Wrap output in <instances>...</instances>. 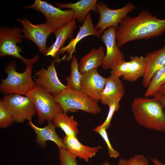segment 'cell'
<instances>
[{
  "label": "cell",
  "mask_w": 165,
  "mask_h": 165,
  "mask_svg": "<svg viewBox=\"0 0 165 165\" xmlns=\"http://www.w3.org/2000/svg\"><path fill=\"white\" fill-rule=\"evenodd\" d=\"M71 72L70 75L66 78L67 87L70 89L80 90V82L82 74L79 70V63L77 60L73 56L71 64Z\"/></svg>",
  "instance_id": "cell-24"
},
{
  "label": "cell",
  "mask_w": 165,
  "mask_h": 165,
  "mask_svg": "<svg viewBox=\"0 0 165 165\" xmlns=\"http://www.w3.org/2000/svg\"><path fill=\"white\" fill-rule=\"evenodd\" d=\"M94 130L101 135L106 143L108 148L109 157L116 158L119 156V153L114 149L111 144L106 131V129L101 127L100 125L94 128Z\"/></svg>",
  "instance_id": "cell-27"
},
{
  "label": "cell",
  "mask_w": 165,
  "mask_h": 165,
  "mask_svg": "<svg viewBox=\"0 0 165 165\" xmlns=\"http://www.w3.org/2000/svg\"><path fill=\"white\" fill-rule=\"evenodd\" d=\"M151 159L155 165H165L157 159Z\"/></svg>",
  "instance_id": "cell-33"
},
{
  "label": "cell",
  "mask_w": 165,
  "mask_h": 165,
  "mask_svg": "<svg viewBox=\"0 0 165 165\" xmlns=\"http://www.w3.org/2000/svg\"><path fill=\"white\" fill-rule=\"evenodd\" d=\"M59 149L60 165H77L76 156L71 153L66 149Z\"/></svg>",
  "instance_id": "cell-28"
},
{
  "label": "cell",
  "mask_w": 165,
  "mask_h": 165,
  "mask_svg": "<svg viewBox=\"0 0 165 165\" xmlns=\"http://www.w3.org/2000/svg\"><path fill=\"white\" fill-rule=\"evenodd\" d=\"M144 57L145 69L142 85L147 88L155 74L165 65V44L161 49L148 53Z\"/></svg>",
  "instance_id": "cell-15"
},
{
  "label": "cell",
  "mask_w": 165,
  "mask_h": 165,
  "mask_svg": "<svg viewBox=\"0 0 165 165\" xmlns=\"http://www.w3.org/2000/svg\"><path fill=\"white\" fill-rule=\"evenodd\" d=\"M148 161L143 155H136L129 159H120L118 165H148Z\"/></svg>",
  "instance_id": "cell-29"
},
{
  "label": "cell",
  "mask_w": 165,
  "mask_h": 165,
  "mask_svg": "<svg viewBox=\"0 0 165 165\" xmlns=\"http://www.w3.org/2000/svg\"><path fill=\"white\" fill-rule=\"evenodd\" d=\"M107 78L100 75L94 69L82 74L80 90L93 100L100 101L101 94L103 90Z\"/></svg>",
  "instance_id": "cell-14"
},
{
  "label": "cell",
  "mask_w": 165,
  "mask_h": 165,
  "mask_svg": "<svg viewBox=\"0 0 165 165\" xmlns=\"http://www.w3.org/2000/svg\"><path fill=\"white\" fill-rule=\"evenodd\" d=\"M55 101L61 106L63 112H75L79 110L96 114L101 109L97 102L93 100L81 90L67 88L58 94L53 96Z\"/></svg>",
  "instance_id": "cell-4"
},
{
  "label": "cell",
  "mask_w": 165,
  "mask_h": 165,
  "mask_svg": "<svg viewBox=\"0 0 165 165\" xmlns=\"http://www.w3.org/2000/svg\"><path fill=\"white\" fill-rule=\"evenodd\" d=\"M97 6L100 18L95 27L100 35L109 27H114L117 28L121 20L135 8L134 4L131 2L117 9H111L101 2H97Z\"/></svg>",
  "instance_id": "cell-9"
},
{
  "label": "cell",
  "mask_w": 165,
  "mask_h": 165,
  "mask_svg": "<svg viewBox=\"0 0 165 165\" xmlns=\"http://www.w3.org/2000/svg\"><path fill=\"white\" fill-rule=\"evenodd\" d=\"M23 8L32 9L40 11L45 16L46 23L56 29L75 19L72 10H62L43 0H35L33 4L25 6Z\"/></svg>",
  "instance_id": "cell-8"
},
{
  "label": "cell",
  "mask_w": 165,
  "mask_h": 165,
  "mask_svg": "<svg viewBox=\"0 0 165 165\" xmlns=\"http://www.w3.org/2000/svg\"><path fill=\"white\" fill-rule=\"evenodd\" d=\"M165 83V65L152 77L145 94V97L153 96L158 89Z\"/></svg>",
  "instance_id": "cell-25"
},
{
  "label": "cell",
  "mask_w": 165,
  "mask_h": 165,
  "mask_svg": "<svg viewBox=\"0 0 165 165\" xmlns=\"http://www.w3.org/2000/svg\"><path fill=\"white\" fill-rule=\"evenodd\" d=\"M103 165H110V164L108 163L107 162H105L104 163H103Z\"/></svg>",
  "instance_id": "cell-34"
},
{
  "label": "cell",
  "mask_w": 165,
  "mask_h": 165,
  "mask_svg": "<svg viewBox=\"0 0 165 165\" xmlns=\"http://www.w3.org/2000/svg\"><path fill=\"white\" fill-rule=\"evenodd\" d=\"M165 31V19L142 10L136 16L127 15L121 20L116 30V42L119 47L133 40L159 36Z\"/></svg>",
  "instance_id": "cell-1"
},
{
  "label": "cell",
  "mask_w": 165,
  "mask_h": 165,
  "mask_svg": "<svg viewBox=\"0 0 165 165\" xmlns=\"http://www.w3.org/2000/svg\"><path fill=\"white\" fill-rule=\"evenodd\" d=\"M125 93L124 87L119 77L111 74L107 78L104 88L100 94V99L102 104L108 106L117 99L121 98Z\"/></svg>",
  "instance_id": "cell-18"
},
{
  "label": "cell",
  "mask_w": 165,
  "mask_h": 165,
  "mask_svg": "<svg viewBox=\"0 0 165 165\" xmlns=\"http://www.w3.org/2000/svg\"><path fill=\"white\" fill-rule=\"evenodd\" d=\"M130 60H125L111 69V74L130 82H134L143 77L145 69V59L142 56L130 57Z\"/></svg>",
  "instance_id": "cell-11"
},
{
  "label": "cell",
  "mask_w": 165,
  "mask_h": 165,
  "mask_svg": "<svg viewBox=\"0 0 165 165\" xmlns=\"http://www.w3.org/2000/svg\"><path fill=\"white\" fill-rule=\"evenodd\" d=\"M26 96L31 100L36 108L37 122L40 125L46 121L52 122L57 115L63 112L53 96L40 86L36 84Z\"/></svg>",
  "instance_id": "cell-5"
},
{
  "label": "cell",
  "mask_w": 165,
  "mask_h": 165,
  "mask_svg": "<svg viewBox=\"0 0 165 165\" xmlns=\"http://www.w3.org/2000/svg\"><path fill=\"white\" fill-rule=\"evenodd\" d=\"M97 2V0H81L74 3H58L57 5L60 8H67L72 10L74 12L75 19L83 24L90 11L98 12Z\"/></svg>",
  "instance_id": "cell-21"
},
{
  "label": "cell",
  "mask_w": 165,
  "mask_h": 165,
  "mask_svg": "<svg viewBox=\"0 0 165 165\" xmlns=\"http://www.w3.org/2000/svg\"><path fill=\"white\" fill-rule=\"evenodd\" d=\"M54 61H53L46 69L42 68L35 75L36 84L42 87L46 91L55 96L68 88L59 80L57 75Z\"/></svg>",
  "instance_id": "cell-13"
},
{
  "label": "cell",
  "mask_w": 165,
  "mask_h": 165,
  "mask_svg": "<svg viewBox=\"0 0 165 165\" xmlns=\"http://www.w3.org/2000/svg\"><path fill=\"white\" fill-rule=\"evenodd\" d=\"M28 124L34 131L36 135L35 141L40 147H46V141H50L55 143L59 149H67L63 139L59 137L57 134L56 127L52 122H48L47 125L43 128L37 126L32 121L28 122Z\"/></svg>",
  "instance_id": "cell-17"
},
{
  "label": "cell",
  "mask_w": 165,
  "mask_h": 165,
  "mask_svg": "<svg viewBox=\"0 0 165 165\" xmlns=\"http://www.w3.org/2000/svg\"><path fill=\"white\" fill-rule=\"evenodd\" d=\"M33 66H26L24 71L20 73L16 70V64L15 61L8 63L5 68L7 76L1 80V92L5 95L16 94L26 96L36 85L32 77Z\"/></svg>",
  "instance_id": "cell-3"
},
{
  "label": "cell",
  "mask_w": 165,
  "mask_h": 165,
  "mask_svg": "<svg viewBox=\"0 0 165 165\" xmlns=\"http://www.w3.org/2000/svg\"><path fill=\"white\" fill-rule=\"evenodd\" d=\"M153 97L155 98L162 102L164 105L165 108V96H158ZM164 113L165 114V110L164 111Z\"/></svg>",
  "instance_id": "cell-32"
},
{
  "label": "cell",
  "mask_w": 165,
  "mask_h": 165,
  "mask_svg": "<svg viewBox=\"0 0 165 165\" xmlns=\"http://www.w3.org/2000/svg\"><path fill=\"white\" fill-rule=\"evenodd\" d=\"M131 108L135 119L142 126L150 129L165 132L164 105L156 98L137 97Z\"/></svg>",
  "instance_id": "cell-2"
},
{
  "label": "cell",
  "mask_w": 165,
  "mask_h": 165,
  "mask_svg": "<svg viewBox=\"0 0 165 165\" xmlns=\"http://www.w3.org/2000/svg\"><path fill=\"white\" fill-rule=\"evenodd\" d=\"M121 98L117 99L108 105L109 111L106 118L104 122L100 126L107 129L110 126V123L114 113L120 107L119 102Z\"/></svg>",
  "instance_id": "cell-30"
},
{
  "label": "cell",
  "mask_w": 165,
  "mask_h": 165,
  "mask_svg": "<svg viewBox=\"0 0 165 165\" xmlns=\"http://www.w3.org/2000/svg\"><path fill=\"white\" fill-rule=\"evenodd\" d=\"M76 27V22L74 19L57 29L54 32L56 36L55 42L47 48L45 55L56 57L66 41L68 39H72Z\"/></svg>",
  "instance_id": "cell-20"
},
{
  "label": "cell",
  "mask_w": 165,
  "mask_h": 165,
  "mask_svg": "<svg viewBox=\"0 0 165 165\" xmlns=\"http://www.w3.org/2000/svg\"><path fill=\"white\" fill-rule=\"evenodd\" d=\"M24 38L22 29L13 27H2L0 30V56H10L21 60L26 66L33 65L37 62L39 57L37 55L31 59L26 58L20 53L22 50L17 44L20 43Z\"/></svg>",
  "instance_id": "cell-6"
},
{
  "label": "cell",
  "mask_w": 165,
  "mask_h": 165,
  "mask_svg": "<svg viewBox=\"0 0 165 165\" xmlns=\"http://www.w3.org/2000/svg\"><path fill=\"white\" fill-rule=\"evenodd\" d=\"M63 140L66 149L69 152L86 162L94 156L102 148L101 146L91 147L83 145L79 141L76 136L65 135Z\"/></svg>",
  "instance_id": "cell-19"
},
{
  "label": "cell",
  "mask_w": 165,
  "mask_h": 165,
  "mask_svg": "<svg viewBox=\"0 0 165 165\" xmlns=\"http://www.w3.org/2000/svg\"><path fill=\"white\" fill-rule=\"evenodd\" d=\"M14 122L13 118L1 100L0 101V127L7 128Z\"/></svg>",
  "instance_id": "cell-26"
},
{
  "label": "cell",
  "mask_w": 165,
  "mask_h": 165,
  "mask_svg": "<svg viewBox=\"0 0 165 165\" xmlns=\"http://www.w3.org/2000/svg\"><path fill=\"white\" fill-rule=\"evenodd\" d=\"M1 100L14 122L22 123L26 120L32 121V118L37 114L33 104L26 96L16 94H6Z\"/></svg>",
  "instance_id": "cell-7"
},
{
  "label": "cell",
  "mask_w": 165,
  "mask_h": 165,
  "mask_svg": "<svg viewBox=\"0 0 165 165\" xmlns=\"http://www.w3.org/2000/svg\"><path fill=\"white\" fill-rule=\"evenodd\" d=\"M52 121L55 127L61 128L66 135L76 136L78 133V123L73 116H69L62 112L57 115Z\"/></svg>",
  "instance_id": "cell-23"
},
{
  "label": "cell",
  "mask_w": 165,
  "mask_h": 165,
  "mask_svg": "<svg viewBox=\"0 0 165 165\" xmlns=\"http://www.w3.org/2000/svg\"><path fill=\"white\" fill-rule=\"evenodd\" d=\"M16 20L20 23L22 27L24 38L32 41L38 47L40 51L45 55L47 49V39L49 35L54 33L56 29L46 22L35 25L24 18L18 19Z\"/></svg>",
  "instance_id": "cell-10"
},
{
  "label": "cell",
  "mask_w": 165,
  "mask_h": 165,
  "mask_svg": "<svg viewBox=\"0 0 165 165\" xmlns=\"http://www.w3.org/2000/svg\"><path fill=\"white\" fill-rule=\"evenodd\" d=\"M116 30L115 27H109L104 31L101 36L106 49L102 65L105 69H111L125 60L124 54L117 44Z\"/></svg>",
  "instance_id": "cell-12"
},
{
  "label": "cell",
  "mask_w": 165,
  "mask_h": 165,
  "mask_svg": "<svg viewBox=\"0 0 165 165\" xmlns=\"http://www.w3.org/2000/svg\"><path fill=\"white\" fill-rule=\"evenodd\" d=\"M104 50L101 46L98 49L93 48L80 60L79 63V70L81 73L102 65L105 56Z\"/></svg>",
  "instance_id": "cell-22"
},
{
  "label": "cell",
  "mask_w": 165,
  "mask_h": 165,
  "mask_svg": "<svg viewBox=\"0 0 165 165\" xmlns=\"http://www.w3.org/2000/svg\"><path fill=\"white\" fill-rule=\"evenodd\" d=\"M160 96H165V83L158 89L153 97Z\"/></svg>",
  "instance_id": "cell-31"
},
{
  "label": "cell",
  "mask_w": 165,
  "mask_h": 165,
  "mask_svg": "<svg viewBox=\"0 0 165 165\" xmlns=\"http://www.w3.org/2000/svg\"><path fill=\"white\" fill-rule=\"evenodd\" d=\"M90 35L101 37L95 28L92 22L91 15L90 13H89L82 25L79 28V31L75 37L72 39L67 46L61 48L58 54H62L66 52L68 53V55L66 58V60L69 61L72 60L77 43L85 37Z\"/></svg>",
  "instance_id": "cell-16"
}]
</instances>
